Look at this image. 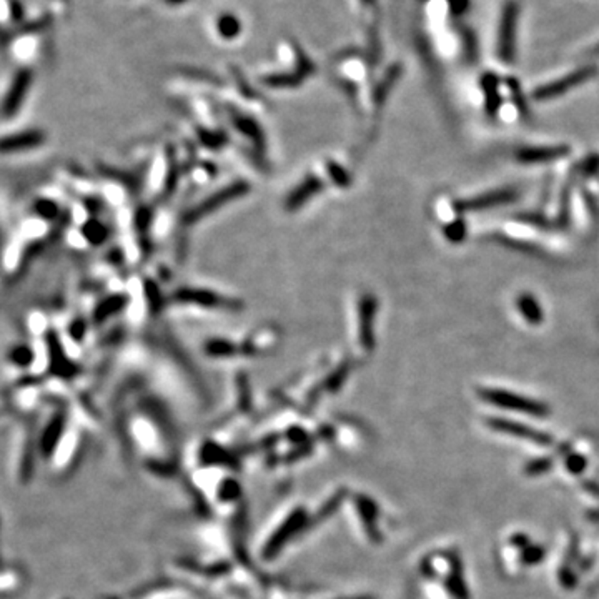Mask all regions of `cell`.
<instances>
[{"instance_id": "obj_1", "label": "cell", "mask_w": 599, "mask_h": 599, "mask_svg": "<svg viewBox=\"0 0 599 599\" xmlns=\"http://www.w3.org/2000/svg\"><path fill=\"white\" fill-rule=\"evenodd\" d=\"M281 342L280 328L271 327V325H263L252 332H248L242 340L237 338H223L212 337L203 342V352L208 357H233V354H267L271 349H275Z\"/></svg>"}, {"instance_id": "obj_2", "label": "cell", "mask_w": 599, "mask_h": 599, "mask_svg": "<svg viewBox=\"0 0 599 599\" xmlns=\"http://www.w3.org/2000/svg\"><path fill=\"white\" fill-rule=\"evenodd\" d=\"M167 303L177 308H191L218 313H238L245 308L237 296L225 295L222 291L200 285H184L167 296Z\"/></svg>"}, {"instance_id": "obj_3", "label": "cell", "mask_w": 599, "mask_h": 599, "mask_svg": "<svg viewBox=\"0 0 599 599\" xmlns=\"http://www.w3.org/2000/svg\"><path fill=\"white\" fill-rule=\"evenodd\" d=\"M378 300L370 291H359L354 296L349 311V335L352 345L359 354H370L375 349V325Z\"/></svg>"}, {"instance_id": "obj_4", "label": "cell", "mask_w": 599, "mask_h": 599, "mask_svg": "<svg viewBox=\"0 0 599 599\" xmlns=\"http://www.w3.org/2000/svg\"><path fill=\"white\" fill-rule=\"evenodd\" d=\"M250 189L252 185L248 184V180L245 179L230 180L227 185L215 189L213 191L205 195L202 200L190 205V207L185 210L184 217H181V225H184L185 230L195 227L196 223L202 222V220L210 217V215H213L217 210L227 207V205L235 202V200L242 198L243 195H247L248 191H250Z\"/></svg>"}, {"instance_id": "obj_5", "label": "cell", "mask_w": 599, "mask_h": 599, "mask_svg": "<svg viewBox=\"0 0 599 599\" xmlns=\"http://www.w3.org/2000/svg\"><path fill=\"white\" fill-rule=\"evenodd\" d=\"M327 190H330L328 184L320 175V172L311 165L308 172H305L295 185H291V189L285 196L284 207L286 212H298V210L306 207V205L313 202L316 196L325 194Z\"/></svg>"}, {"instance_id": "obj_6", "label": "cell", "mask_w": 599, "mask_h": 599, "mask_svg": "<svg viewBox=\"0 0 599 599\" xmlns=\"http://www.w3.org/2000/svg\"><path fill=\"white\" fill-rule=\"evenodd\" d=\"M478 395L481 396L483 401L486 403L500 406V408L505 410H513V411H521V413L530 415V416H538V418H544L548 416V406L543 403H538V401L530 400V398L516 395V393L505 391V390H496V388H483V390L478 391Z\"/></svg>"}, {"instance_id": "obj_7", "label": "cell", "mask_w": 599, "mask_h": 599, "mask_svg": "<svg viewBox=\"0 0 599 599\" xmlns=\"http://www.w3.org/2000/svg\"><path fill=\"white\" fill-rule=\"evenodd\" d=\"M517 18H520V4L516 0H508L501 11L496 45L498 57L503 62H513V59H515Z\"/></svg>"}, {"instance_id": "obj_8", "label": "cell", "mask_w": 599, "mask_h": 599, "mask_svg": "<svg viewBox=\"0 0 599 599\" xmlns=\"http://www.w3.org/2000/svg\"><path fill=\"white\" fill-rule=\"evenodd\" d=\"M594 74H596V70H594L593 67H583V69H579L576 72H571V74L564 75V77H561V79L554 80V82L541 85V87L534 90L533 97H534V100H539V102L558 99L566 92H569L571 89H576V87H579V85H583L584 82H588L589 79H593Z\"/></svg>"}, {"instance_id": "obj_9", "label": "cell", "mask_w": 599, "mask_h": 599, "mask_svg": "<svg viewBox=\"0 0 599 599\" xmlns=\"http://www.w3.org/2000/svg\"><path fill=\"white\" fill-rule=\"evenodd\" d=\"M486 425L490 426L491 430L500 431V433L517 436V438L528 440V442L541 444V447H549V444H553V438H551L549 435L543 433V431L531 430L528 428V426H525L521 423H515V421L501 420V418H488Z\"/></svg>"}, {"instance_id": "obj_10", "label": "cell", "mask_w": 599, "mask_h": 599, "mask_svg": "<svg viewBox=\"0 0 599 599\" xmlns=\"http://www.w3.org/2000/svg\"><path fill=\"white\" fill-rule=\"evenodd\" d=\"M516 198L515 190H495V191H486V194L474 196L471 200H466V202H457L459 212H476V210H485L491 207H500V205L510 203Z\"/></svg>"}, {"instance_id": "obj_11", "label": "cell", "mask_w": 599, "mask_h": 599, "mask_svg": "<svg viewBox=\"0 0 599 599\" xmlns=\"http://www.w3.org/2000/svg\"><path fill=\"white\" fill-rule=\"evenodd\" d=\"M45 142L44 132L28 130L16 135H7L0 138V153H18L26 150H33Z\"/></svg>"}, {"instance_id": "obj_12", "label": "cell", "mask_w": 599, "mask_h": 599, "mask_svg": "<svg viewBox=\"0 0 599 599\" xmlns=\"http://www.w3.org/2000/svg\"><path fill=\"white\" fill-rule=\"evenodd\" d=\"M568 147H533V148H521L517 150L516 158L521 164H549L556 162L564 155H568Z\"/></svg>"}, {"instance_id": "obj_13", "label": "cell", "mask_w": 599, "mask_h": 599, "mask_svg": "<svg viewBox=\"0 0 599 599\" xmlns=\"http://www.w3.org/2000/svg\"><path fill=\"white\" fill-rule=\"evenodd\" d=\"M28 85H30V74H28V72H22V74H18L16 82H13L11 90H9L7 97L2 103L4 117H11V115L18 112L23 99H26Z\"/></svg>"}, {"instance_id": "obj_14", "label": "cell", "mask_w": 599, "mask_h": 599, "mask_svg": "<svg viewBox=\"0 0 599 599\" xmlns=\"http://www.w3.org/2000/svg\"><path fill=\"white\" fill-rule=\"evenodd\" d=\"M516 310L517 313L525 318L526 323L533 325V327H538V325L543 323V310L538 301H536L534 296L531 295H520L516 298Z\"/></svg>"}, {"instance_id": "obj_15", "label": "cell", "mask_w": 599, "mask_h": 599, "mask_svg": "<svg viewBox=\"0 0 599 599\" xmlns=\"http://www.w3.org/2000/svg\"><path fill=\"white\" fill-rule=\"evenodd\" d=\"M481 87L483 92H485V105L488 113H496L500 110L501 103V95H500V82H498V77L493 74H488L481 79Z\"/></svg>"}, {"instance_id": "obj_16", "label": "cell", "mask_w": 599, "mask_h": 599, "mask_svg": "<svg viewBox=\"0 0 599 599\" xmlns=\"http://www.w3.org/2000/svg\"><path fill=\"white\" fill-rule=\"evenodd\" d=\"M448 588L457 599H468V589L466 586H464V581L461 576V566H459L458 559H453V573L448 581Z\"/></svg>"}, {"instance_id": "obj_17", "label": "cell", "mask_w": 599, "mask_h": 599, "mask_svg": "<svg viewBox=\"0 0 599 599\" xmlns=\"http://www.w3.org/2000/svg\"><path fill=\"white\" fill-rule=\"evenodd\" d=\"M464 235H466V227L461 222H458V220H453V222L444 225V237L452 243L461 242Z\"/></svg>"}, {"instance_id": "obj_18", "label": "cell", "mask_w": 599, "mask_h": 599, "mask_svg": "<svg viewBox=\"0 0 599 599\" xmlns=\"http://www.w3.org/2000/svg\"><path fill=\"white\" fill-rule=\"evenodd\" d=\"M551 466H553V459H536V461H531L528 463V466H526V474H543L546 471H549Z\"/></svg>"}, {"instance_id": "obj_19", "label": "cell", "mask_w": 599, "mask_h": 599, "mask_svg": "<svg viewBox=\"0 0 599 599\" xmlns=\"http://www.w3.org/2000/svg\"><path fill=\"white\" fill-rule=\"evenodd\" d=\"M220 32H222L223 37H233L238 33V22L235 21L233 17H223L222 21H220Z\"/></svg>"}, {"instance_id": "obj_20", "label": "cell", "mask_w": 599, "mask_h": 599, "mask_svg": "<svg viewBox=\"0 0 599 599\" xmlns=\"http://www.w3.org/2000/svg\"><path fill=\"white\" fill-rule=\"evenodd\" d=\"M544 556V551L538 548V546H526L525 551H523V561L525 563H539L541 559H543Z\"/></svg>"}, {"instance_id": "obj_21", "label": "cell", "mask_w": 599, "mask_h": 599, "mask_svg": "<svg viewBox=\"0 0 599 599\" xmlns=\"http://www.w3.org/2000/svg\"><path fill=\"white\" fill-rule=\"evenodd\" d=\"M57 212H59V210H57V205L54 202H49V200H42V202H38L37 205V213L45 218L57 217Z\"/></svg>"}, {"instance_id": "obj_22", "label": "cell", "mask_w": 599, "mask_h": 599, "mask_svg": "<svg viewBox=\"0 0 599 599\" xmlns=\"http://www.w3.org/2000/svg\"><path fill=\"white\" fill-rule=\"evenodd\" d=\"M584 466H586V461H584L583 458L576 457V454H573V457H569L568 459V469L571 473H581Z\"/></svg>"}, {"instance_id": "obj_23", "label": "cell", "mask_w": 599, "mask_h": 599, "mask_svg": "<svg viewBox=\"0 0 599 599\" xmlns=\"http://www.w3.org/2000/svg\"><path fill=\"white\" fill-rule=\"evenodd\" d=\"M561 581H563V584L566 588H574V578H573V574L568 571V569H564V571L561 573Z\"/></svg>"}]
</instances>
